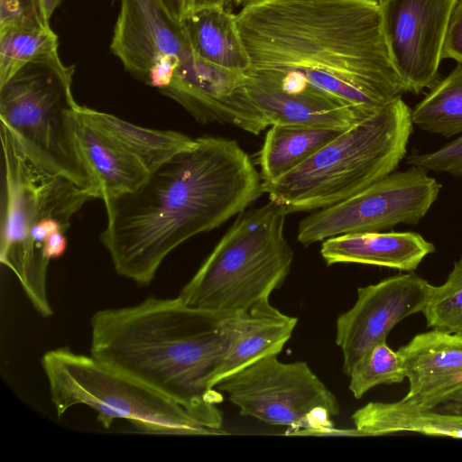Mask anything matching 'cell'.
Instances as JSON below:
<instances>
[{
  "instance_id": "24",
  "label": "cell",
  "mask_w": 462,
  "mask_h": 462,
  "mask_svg": "<svg viewBox=\"0 0 462 462\" xmlns=\"http://www.w3.org/2000/svg\"><path fill=\"white\" fill-rule=\"evenodd\" d=\"M414 125L450 137L462 133V64L439 80L411 109Z\"/></svg>"
},
{
  "instance_id": "5",
  "label": "cell",
  "mask_w": 462,
  "mask_h": 462,
  "mask_svg": "<svg viewBox=\"0 0 462 462\" xmlns=\"http://www.w3.org/2000/svg\"><path fill=\"white\" fill-rule=\"evenodd\" d=\"M0 137V261L16 275L34 309L48 318L53 311L47 294L46 239L66 233L72 217L94 198L70 180L37 169L2 124Z\"/></svg>"
},
{
  "instance_id": "28",
  "label": "cell",
  "mask_w": 462,
  "mask_h": 462,
  "mask_svg": "<svg viewBox=\"0 0 462 462\" xmlns=\"http://www.w3.org/2000/svg\"><path fill=\"white\" fill-rule=\"evenodd\" d=\"M406 162L427 171L448 172L459 177L462 175V136L432 152L410 155Z\"/></svg>"
},
{
  "instance_id": "32",
  "label": "cell",
  "mask_w": 462,
  "mask_h": 462,
  "mask_svg": "<svg viewBox=\"0 0 462 462\" xmlns=\"http://www.w3.org/2000/svg\"><path fill=\"white\" fill-rule=\"evenodd\" d=\"M67 248L65 232H55L48 236L45 242V254L50 260L60 257Z\"/></svg>"
},
{
  "instance_id": "26",
  "label": "cell",
  "mask_w": 462,
  "mask_h": 462,
  "mask_svg": "<svg viewBox=\"0 0 462 462\" xmlns=\"http://www.w3.org/2000/svg\"><path fill=\"white\" fill-rule=\"evenodd\" d=\"M349 390L360 399L381 384L401 383L406 378L402 358L386 340L375 344L354 366L348 375Z\"/></svg>"
},
{
  "instance_id": "17",
  "label": "cell",
  "mask_w": 462,
  "mask_h": 462,
  "mask_svg": "<svg viewBox=\"0 0 462 462\" xmlns=\"http://www.w3.org/2000/svg\"><path fill=\"white\" fill-rule=\"evenodd\" d=\"M435 252L432 243L416 232L346 234L322 241L320 254L328 265L360 263L412 272Z\"/></svg>"
},
{
  "instance_id": "20",
  "label": "cell",
  "mask_w": 462,
  "mask_h": 462,
  "mask_svg": "<svg viewBox=\"0 0 462 462\" xmlns=\"http://www.w3.org/2000/svg\"><path fill=\"white\" fill-rule=\"evenodd\" d=\"M352 420L356 430L365 436L412 432L462 439V413L439 408L420 410L401 400L370 402L356 410Z\"/></svg>"
},
{
  "instance_id": "9",
  "label": "cell",
  "mask_w": 462,
  "mask_h": 462,
  "mask_svg": "<svg viewBox=\"0 0 462 462\" xmlns=\"http://www.w3.org/2000/svg\"><path fill=\"white\" fill-rule=\"evenodd\" d=\"M241 415L300 432L331 433L340 406L334 393L306 362L283 363L277 356L263 358L222 380Z\"/></svg>"
},
{
  "instance_id": "10",
  "label": "cell",
  "mask_w": 462,
  "mask_h": 462,
  "mask_svg": "<svg viewBox=\"0 0 462 462\" xmlns=\"http://www.w3.org/2000/svg\"><path fill=\"white\" fill-rule=\"evenodd\" d=\"M441 188L420 167L394 171L350 198L304 217L297 239L309 246L341 235L416 225L437 200Z\"/></svg>"
},
{
  "instance_id": "14",
  "label": "cell",
  "mask_w": 462,
  "mask_h": 462,
  "mask_svg": "<svg viewBox=\"0 0 462 462\" xmlns=\"http://www.w3.org/2000/svg\"><path fill=\"white\" fill-rule=\"evenodd\" d=\"M245 82V72L215 65L194 54L159 91L200 124H228L257 135L270 125L249 96Z\"/></svg>"
},
{
  "instance_id": "18",
  "label": "cell",
  "mask_w": 462,
  "mask_h": 462,
  "mask_svg": "<svg viewBox=\"0 0 462 462\" xmlns=\"http://www.w3.org/2000/svg\"><path fill=\"white\" fill-rule=\"evenodd\" d=\"M298 319L282 313L266 300L240 312L229 346L214 372L212 388L225 378L271 356H278L291 338Z\"/></svg>"
},
{
  "instance_id": "23",
  "label": "cell",
  "mask_w": 462,
  "mask_h": 462,
  "mask_svg": "<svg viewBox=\"0 0 462 462\" xmlns=\"http://www.w3.org/2000/svg\"><path fill=\"white\" fill-rule=\"evenodd\" d=\"M259 152L263 183L277 180L292 171L343 130L300 125H270Z\"/></svg>"
},
{
  "instance_id": "6",
  "label": "cell",
  "mask_w": 462,
  "mask_h": 462,
  "mask_svg": "<svg viewBox=\"0 0 462 462\" xmlns=\"http://www.w3.org/2000/svg\"><path fill=\"white\" fill-rule=\"evenodd\" d=\"M286 215L273 201L241 212L181 289L180 300L191 308L229 314L269 300L293 261L284 236Z\"/></svg>"
},
{
  "instance_id": "27",
  "label": "cell",
  "mask_w": 462,
  "mask_h": 462,
  "mask_svg": "<svg viewBox=\"0 0 462 462\" xmlns=\"http://www.w3.org/2000/svg\"><path fill=\"white\" fill-rule=\"evenodd\" d=\"M422 313L428 328L462 336V254L446 282L432 287Z\"/></svg>"
},
{
  "instance_id": "25",
  "label": "cell",
  "mask_w": 462,
  "mask_h": 462,
  "mask_svg": "<svg viewBox=\"0 0 462 462\" xmlns=\"http://www.w3.org/2000/svg\"><path fill=\"white\" fill-rule=\"evenodd\" d=\"M58 49V35L51 27H0V86L26 64L59 56Z\"/></svg>"
},
{
  "instance_id": "15",
  "label": "cell",
  "mask_w": 462,
  "mask_h": 462,
  "mask_svg": "<svg viewBox=\"0 0 462 462\" xmlns=\"http://www.w3.org/2000/svg\"><path fill=\"white\" fill-rule=\"evenodd\" d=\"M399 353L409 381L401 400L420 410L462 402V336L432 329L413 337Z\"/></svg>"
},
{
  "instance_id": "4",
  "label": "cell",
  "mask_w": 462,
  "mask_h": 462,
  "mask_svg": "<svg viewBox=\"0 0 462 462\" xmlns=\"http://www.w3.org/2000/svg\"><path fill=\"white\" fill-rule=\"evenodd\" d=\"M413 125L411 109L398 97L277 180L263 183V191L287 214L343 201L397 169Z\"/></svg>"
},
{
  "instance_id": "12",
  "label": "cell",
  "mask_w": 462,
  "mask_h": 462,
  "mask_svg": "<svg viewBox=\"0 0 462 462\" xmlns=\"http://www.w3.org/2000/svg\"><path fill=\"white\" fill-rule=\"evenodd\" d=\"M457 0H379L383 27L406 92L419 94L439 80L448 21Z\"/></svg>"
},
{
  "instance_id": "7",
  "label": "cell",
  "mask_w": 462,
  "mask_h": 462,
  "mask_svg": "<svg viewBox=\"0 0 462 462\" xmlns=\"http://www.w3.org/2000/svg\"><path fill=\"white\" fill-rule=\"evenodd\" d=\"M73 73L60 56L26 64L0 86V119L37 169L70 180L96 199L79 148Z\"/></svg>"
},
{
  "instance_id": "11",
  "label": "cell",
  "mask_w": 462,
  "mask_h": 462,
  "mask_svg": "<svg viewBox=\"0 0 462 462\" xmlns=\"http://www.w3.org/2000/svg\"><path fill=\"white\" fill-rule=\"evenodd\" d=\"M118 2L112 52L136 79L158 90L165 88L177 69L194 55L183 23L162 0Z\"/></svg>"
},
{
  "instance_id": "3",
  "label": "cell",
  "mask_w": 462,
  "mask_h": 462,
  "mask_svg": "<svg viewBox=\"0 0 462 462\" xmlns=\"http://www.w3.org/2000/svg\"><path fill=\"white\" fill-rule=\"evenodd\" d=\"M239 313L191 308L179 297L100 310L90 319V355L177 402L202 426L221 430L223 395L210 381Z\"/></svg>"
},
{
  "instance_id": "29",
  "label": "cell",
  "mask_w": 462,
  "mask_h": 462,
  "mask_svg": "<svg viewBox=\"0 0 462 462\" xmlns=\"http://www.w3.org/2000/svg\"><path fill=\"white\" fill-rule=\"evenodd\" d=\"M37 24L44 25L37 0H0V27Z\"/></svg>"
},
{
  "instance_id": "16",
  "label": "cell",
  "mask_w": 462,
  "mask_h": 462,
  "mask_svg": "<svg viewBox=\"0 0 462 462\" xmlns=\"http://www.w3.org/2000/svg\"><path fill=\"white\" fill-rule=\"evenodd\" d=\"M245 86L269 125L346 129L366 116L337 99L311 91H286L248 76Z\"/></svg>"
},
{
  "instance_id": "35",
  "label": "cell",
  "mask_w": 462,
  "mask_h": 462,
  "mask_svg": "<svg viewBox=\"0 0 462 462\" xmlns=\"http://www.w3.org/2000/svg\"><path fill=\"white\" fill-rule=\"evenodd\" d=\"M439 409L450 412L462 413V402L446 403L440 406Z\"/></svg>"
},
{
  "instance_id": "30",
  "label": "cell",
  "mask_w": 462,
  "mask_h": 462,
  "mask_svg": "<svg viewBox=\"0 0 462 462\" xmlns=\"http://www.w3.org/2000/svg\"><path fill=\"white\" fill-rule=\"evenodd\" d=\"M441 59H452L462 64V0H457L450 15Z\"/></svg>"
},
{
  "instance_id": "33",
  "label": "cell",
  "mask_w": 462,
  "mask_h": 462,
  "mask_svg": "<svg viewBox=\"0 0 462 462\" xmlns=\"http://www.w3.org/2000/svg\"><path fill=\"white\" fill-rule=\"evenodd\" d=\"M41 19L44 25L51 27V18L61 0H37Z\"/></svg>"
},
{
  "instance_id": "22",
  "label": "cell",
  "mask_w": 462,
  "mask_h": 462,
  "mask_svg": "<svg viewBox=\"0 0 462 462\" xmlns=\"http://www.w3.org/2000/svg\"><path fill=\"white\" fill-rule=\"evenodd\" d=\"M181 23L197 57L236 71L248 69L249 60L231 10L200 9L188 14Z\"/></svg>"
},
{
  "instance_id": "19",
  "label": "cell",
  "mask_w": 462,
  "mask_h": 462,
  "mask_svg": "<svg viewBox=\"0 0 462 462\" xmlns=\"http://www.w3.org/2000/svg\"><path fill=\"white\" fill-rule=\"evenodd\" d=\"M78 137L96 199L104 201L131 192L148 177V171L137 159L79 114Z\"/></svg>"
},
{
  "instance_id": "21",
  "label": "cell",
  "mask_w": 462,
  "mask_h": 462,
  "mask_svg": "<svg viewBox=\"0 0 462 462\" xmlns=\"http://www.w3.org/2000/svg\"><path fill=\"white\" fill-rule=\"evenodd\" d=\"M79 114L137 159L149 173L196 142L180 132L142 127L84 106H79Z\"/></svg>"
},
{
  "instance_id": "34",
  "label": "cell",
  "mask_w": 462,
  "mask_h": 462,
  "mask_svg": "<svg viewBox=\"0 0 462 462\" xmlns=\"http://www.w3.org/2000/svg\"><path fill=\"white\" fill-rule=\"evenodd\" d=\"M171 15L181 22L187 12V0H162Z\"/></svg>"
},
{
  "instance_id": "2",
  "label": "cell",
  "mask_w": 462,
  "mask_h": 462,
  "mask_svg": "<svg viewBox=\"0 0 462 462\" xmlns=\"http://www.w3.org/2000/svg\"><path fill=\"white\" fill-rule=\"evenodd\" d=\"M263 192L260 172L236 141L201 136L134 190L103 201L100 241L116 272L145 286L175 248L239 215Z\"/></svg>"
},
{
  "instance_id": "8",
  "label": "cell",
  "mask_w": 462,
  "mask_h": 462,
  "mask_svg": "<svg viewBox=\"0 0 462 462\" xmlns=\"http://www.w3.org/2000/svg\"><path fill=\"white\" fill-rule=\"evenodd\" d=\"M42 365L58 417L86 405L106 429L115 420H125L149 434H225L202 426L177 402L91 355L59 347L46 352Z\"/></svg>"
},
{
  "instance_id": "13",
  "label": "cell",
  "mask_w": 462,
  "mask_h": 462,
  "mask_svg": "<svg viewBox=\"0 0 462 462\" xmlns=\"http://www.w3.org/2000/svg\"><path fill=\"white\" fill-rule=\"evenodd\" d=\"M432 287L410 272L357 289L355 304L336 321V343L341 349L343 370L347 376L375 344L386 340L399 322L423 311Z\"/></svg>"
},
{
  "instance_id": "31",
  "label": "cell",
  "mask_w": 462,
  "mask_h": 462,
  "mask_svg": "<svg viewBox=\"0 0 462 462\" xmlns=\"http://www.w3.org/2000/svg\"><path fill=\"white\" fill-rule=\"evenodd\" d=\"M246 2L247 0H187L186 15L191 12L212 7L232 11L233 7L243 6Z\"/></svg>"
},
{
  "instance_id": "1",
  "label": "cell",
  "mask_w": 462,
  "mask_h": 462,
  "mask_svg": "<svg viewBox=\"0 0 462 462\" xmlns=\"http://www.w3.org/2000/svg\"><path fill=\"white\" fill-rule=\"evenodd\" d=\"M236 22L252 79L322 94L364 116L406 92L379 0H247Z\"/></svg>"
}]
</instances>
